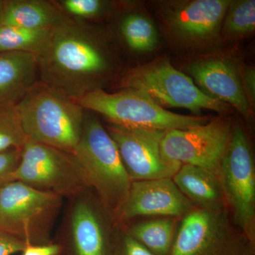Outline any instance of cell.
Instances as JSON below:
<instances>
[{
	"label": "cell",
	"mask_w": 255,
	"mask_h": 255,
	"mask_svg": "<svg viewBox=\"0 0 255 255\" xmlns=\"http://www.w3.org/2000/svg\"><path fill=\"white\" fill-rule=\"evenodd\" d=\"M38 63L39 81L72 100L103 90L102 80L112 68L95 28L67 16L53 28Z\"/></svg>",
	"instance_id": "obj_1"
},
{
	"label": "cell",
	"mask_w": 255,
	"mask_h": 255,
	"mask_svg": "<svg viewBox=\"0 0 255 255\" xmlns=\"http://www.w3.org/2000/svg\"><path fill=\"white\" fill-rule=\"evenodd\" d=\"M73 155L85 172L90 189L115 221L132 181L113 139L92 114L85 112L81 136Z\"/></svg>",
	"instance_id": "obj_2"
},
{
	"label": "cell",
	"mask_w": 255,
	"mask_h": 255,
	"mask_svg": "<svg viewBox=\"0 0 255 255\" xmlns=\"http://www.w3.org/2000/svg\"><path fill=\"white\" fill-rule=\"evenodd\" d=\"M16 108L27 140L74 153L85 116L75 101L39 81Z\"/></svg>",
	"instance_id": "obj_3"
},
{
	"label": "cell",
	"mask_w": 255,
	"mask_h": 255,
	"mask_svg": "<svg viewBox=\"0 0 255 255\" xmlns=\"http://www.w3.org/2000/svg\"><path fill=\"white\" fill-rule=\"evenodd\" d=\"M73 100L84 110L104 116L113 125L128 128L167 131L199 127L211 121L209 117H191L169 112L137 90L109 93L97 90Z\"/></svg>",
	"instance_id": "obj_4"
},
{
	"label": "cell",
	"mask_w": 255,
	"mask_h": 255,
	"mask_svg": "<svg viewBox=\"0 0 255 255\" xmlns=\"http://www.w3.org/2000/svg\"><path fill=\"white\" fill-rule=\"evenodd\" d=\"M63 198L14 181L0 190V231L26 245L49 244Z\"/></svg>",
	"instance_id": "obj_5"
},
{
	"label": "cell",
	"mask_w": 255,
	"mask_h": 255,
	"mask_svg": "<svg viewBox=\"0 0 255 255\" xmlns=\"http://www.w3.org/2000/svg\"><path fill=\"white\" fill-rule=\"evenodd\" d=\"M170 255H255L227 209L195 207L180 219Z\"/></svg>",
	"instance_id": "obj_6"
},
{
	"label": "cell",
	"mask_w": 255,
	"mask_h": 255,
	"mask_svg": "<svg viewBox=\"0 0 255 255\" xmlns=\"http://www.w3.org/2000/svg\"><path fill=\"white\" fill-rule=\"evenodd\" d=\"M233 223L255 244V164L246 130L233 125L231 141L217 173Z\"/></svg>",
	"instance_id": "obj_7"
},
{
	"label": "cell",
	"mask_w": 255,
	"mask_h": 255,
	"mask_svg": "<svg viewBox=\"0 0 255 255\" xmlns=\"http://www.w3.org/2000/svg\"><path fill=\"white\" fill-rule=\"evenodd\" d=\"M121 86L142 92L161 107L187 109L197 114L202 110L219 113L229 110L228 105L204 94L192 79L168 60H155L132 69L122 78Z\"/></svg>",
	"instance_id": "obj_8"
},
{
	"label": "cell",
	"mask_w": 255,
	"mask_h": 255,
	"mask_svg": "<svg viewBox=\"0 0 255 255\" xmlns=\"http://www.w3.org/2000/svg\"><path fill=\"white\" fill-rule=\"evenodd\" d=\"M15 180L61 197H73L90 189L85 172L73 154L26 140Z\"/></svg>",
	"instance_id": "obj_9"
},
{
	"label": "cell",
	"mask_w": 255,
	"mask_h": 255,
	"mask_svg": "<svg viewBox=\"0 0 255 255\" xmlns=\"http://www.w3.org/2000/svg\"><path fill=\"white\" fill-rule=\"evenodd\" d=\"M73 198L68 232L55 242L58 255H114L118 224L92 189Z\"/></svg>",
	"instance_id": "obj_10"
},
{
	"label": "cell",
	"mask_w": 255,
	"mask_h": 255,
	"mask_svg": "<svg viewBox=\"0 0 255 255\" xmlns=\"http://www.w3.org/2000/svg\"><path fill=\"white\" fill-rule=\"evenodd\" d=\"M233 125L223 117L199 127L167 130L161 142L162 155L169 162L197 166L217 174L231 141Z\"/></svg>",
	"instance_id": "obj_11"
},
{
	"label": "cell",
	"mask_w": 255,
	"mask_h": 255,
	"mask_svg": "<svg viewBox=\"0 0 255 255\" xmlns=\"http://www.w3.org/2000/svg\"><path fill=\"white\" fill-rule=\"evenodd\" d=\"M118 149L131 181L172 178L181 164L164 159L161 151L164 130L128 128L111 125L106 128Z\"/></svg>",
	"instance_id": "obj_12"
},
{
	"label": "cell",
	"mask_w": 255,
	"mask_h": 255,
	"mask_svg": "<svg viewBox=\"0 0 255 255\" xmlns=\"http://www.w3.org/2000/svg\"><path fill=\"white\" fill-rule=\"evenodd\" d=\"M195 207L179 190L172 178L132 181L115 222L125 224L140 217L181 219Z\"/></svg>",
	"instance_id": "obj_13"
},
{
	"label": "cell",
	"mask_w": 255,
	"mask_h": 255,
	"mask_svg": "<svg viewBox=\"0 0 255 255\" xmlns=\"http://www.w3.org/2000/svg\"><path fill=\"white\" fill-rule=\"evenodd\" d=\"M187 73L199 89L215 100L232 106L248 122L253 108L242 83L241 72L231 60L208 58L196 60L187 67Z\"/></svg>",
	"instance_id": "obj_14"
},
{
	"label": "cell",
	"mask_w": 255,
	"mask_h": 255,
	"mask_svg": "<svg viewBox=\"0 0 255 255\" xmlns=\"http://www.w3.org/2000/svg\"><path fill=\"white\" fill-rule=\"evenodd\" d=\"M229 0H193L168 8L167 25L179 38L192 43H206L219 36Z\"/></svg>",
	"instance_id": "obj_15"
},
{
	"label": "cell",
	"mask_w": 255,
	"mask_h": 255,
	"mask_svg": "<svg viewBox=\"0 0 255 255\" xmlns=\"http://www.w3.org/2000/svg\"><path fill=\"white\" fill-rule=\"evenodd\" d=\"M38 82L36 55L22 52L0 53V108L16 107Z\"/></svg>",
	"instance_id": "obj_16"
},
{
	"label": "cell",
	"mask_w": 255,
	"mask_h": 255,
	"mask_svg": "<svg viewBox=\"0 0 255 255\" xmlns=\"http://www.w3.org/2000/svg\"><path fill=\"white\" fill-rule=\"evenodd\" d=\"M183 195L196 207L227 209L219 177L209 169L182 164L172 178Z\"/></svg>",
	"instance_id": "obj_17"
},
{
	"label": "cell",
	"mask_w": 255,
	"mask_h": 255,
	"mask_svg": "<svg viewBox=\"0 0 255 255\" xmlns=\"http://www.w3.org/2000/svg\"><path fill=\"white\" fill-rule=\"evenodd\" d=\"M65 16L56 1L4 0L1 24L28 28H53Z\"/></svg>",
	"instance_id": "obj_18"
},
{
	"label": "cell",
	"mask_w": 255,
	"mask_h": 255,
	"mask_svg": "<svg viewBox=\"0 0 255 255\" xmlns=\"http://www.w3.org/2000/svg\"><path fill=\"white\" fill-rule=\"evenodd\" d=\"M180 219L151 218L119 225L133 239L154 255H170Z\"/></svg>",
	"instance_id": "obj_19"
},
{
	"label": "cell",
	"mask_w": 255,
	"mask_h": 255,
	"mask_svg": "<svg viewBox=\"0 0 255 255\" xmlns=\"http://www.w3.org/2000/svg\"><path fill=\"white\" fill-rule=\"evenodd\" d=\"M53 28H28L1 24L0 53L22 52L38 58L48 44Z\"/></svg>",
	"instance_id": "obj_20"
},
{
	"label": "cell",
	"mask_w": 255,
	"mask_h": 255,
	"mask_svg": "<svg viewBox=\"0 0 255 255\" xmlns=\"http://www.w3.org/2000/svg\"><path fill=\"white\" fill-rule=\"evenodd\" d=\"M121 33L128 46L135 51H151L158 43L153 23L142 14H130L126 16L121 24Z\"/></svg>",
	"instance_id": "obj_21"
},
{
	"label": "cell",
	"mask_w": 255,
	"mask_h": 255,
	"mask_svg": "<svg viewBox=\"0 0 255 255\" xmlns=\"http://www.w3.org/2000/svg\"><path fill=\"white\" fill-rule=\"evenodd\" d=\"M255 29V0L231 1L221 27L223 35L228 38H238L251 34Z\"/></svg>",
	"instance_id": "obj_22"
},
{
	"label": "cell",
	"mask_w": 255,
	"mask_h": 255,
	"mask_svg": "<svg viewBox=\"0 0 255 255\" xmlns=\"http://www.w3.org/2000/svg\"><path fill=\"white\" fill-rule=\"evenodd\" d=\"M26 140L16 107L0 108V151L22 149Z\"/></svg>",
	"instance_id": "obj_23"
},
{
	"label": "cell",
	"mask_w": 255,
	"mask_h": 255,
	"mask_svg": "<svg viewBox=\"0 0 255 255\" xmlns=\"http://www.w3.org/2000/svg\"><path fill=\"white\" fill-rule=\"evenodd\" d=\"M56 3L65 16L80 21L100 16L107 5L101 0H60Z\"/></svg>",
	"instance_id": "obj_24"
},
{
	"label": "cell",
	"mask_w": 255,
	"mask_h": 255,
	"mask_svg": "<svg viewBox=\"0 0 255 255\" xmlns=\"http://www.w3.org/2000/svg\"><path fill=\"white\" fill-rule=\"evenodd\" d=\"M22 149L0 151V190L14 182L15 172L18 167Z\"/></svg>",
	"instance_id": "obj_25"
},
{
	"label": "cell",
	"mask_w": 255,
	"mask_h": 255,
	"mask_svg": "<svg viewBox=\"0 0 255 255\" xmlns=\"http://www.w3.org/2000/svg\"><path fill=\"white\" fill-rule=\"evenodd\" d=\"M114 255H154L118 224Z\"/></svg>",
	"instance_id": "obj_26"
},
{
	"label": "cell",
	"mask_w": 255,
	"mask_h": 255,
	"mask_svg": "<svg viewBox=\"0 0 255 255\" xmlns=\"http://www.w3.org/2000/svg\"><path fill=\"white\" fill-rule=\"evenodd\" d=\"M26 243L0 231V255H14L21 253Z\"/></svg>",
	"instance_id": "obj_27"
},
{
	"label": "cell",
	"mask_w": 255,
	"mask_h": 255,
	"mask_svg": "<svg viewBox=\"0 0 255 255\" xmlns=\"http://www.w3.org/2000/svg\"><path fill=\"white\" fill-rule=\"evenodd\" d=\"M242 83L252 108L255 102V71L254 68H248L241 72Z\"/></svg>",
	"instance_id": "obj_28"
},
{
	"label": "cell",
	"mask_w": 255,
	"mask_h": 255,
	"mask_svg": "<svg viewBox=\"0 0 255 255\" xmlns=\"http://www.w3.org/2000/svg\"><path fill=\"white\" fill-rule=\"evenodd\" d=\"M61 248L57 243H49L42 246L36 245H27L21 252V255H58Z\"/></svg>",
	"instance_id": "obj_29"
},
{
	"label": "cell",
	"mask_w": 255,
	"mask_h": 255,
	"mask_svg": "<svg viewBox=\"0 0 255 255\" xmlns=\"http://www.w3.org/2000/svg\"><path fill=\"white\" fill-rule=\"evenodd\" d=\"M3 6H4V0H0V25L1 22V16H2Z\"/></svg>",
	"instance_id": "obj_30"
}]
</instances>
